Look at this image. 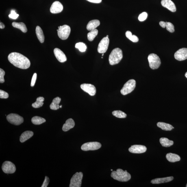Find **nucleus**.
I'll list each match as a JSON object with an SVG mask.
<instances>
[{"instance_id":"nucleus-36","label":"nucleus","mask_w":187,"mask_h":187,"mask_svg":"<svg viewBox=\"0 0 187 187\" xmlns=\"http://www.w3.org/2000/svg\"><path fill=\"white\" fill-rule=\"evenodd\" d=\"M18 16H19V15L17 14L15 11L14 10L11 11V14L9 15V18L13 19H16Z\"/></svg>"},{"instance_id":"nucleus-18","label":"nucleus","mask_w":187,"mask_h":187,"mask_svg":"<svg viewBox=\"0 0 187 187\" xmlns=\"http://www.w3.org/2000/svg\"><path fill=\"white\" fill-rule=\"evenodd\" d=\"M173 179L174 177L173 176L162 178H157L153 179L151 181V182L153 184H160L161 183L171 182L173 180Z\"/></svg>"},{"instance_id":"nucleus-13","label":"nucleus","mask_w":187,"mask_h":187,"mask_svg":"<svg viewBox=\"0 0 187 187\" xmlns=\"http://www.w3.org/2000/svg\"><path fill=\"white\" fill-rule=\"evenodd\" d=\"M174 57L176 60L183 61L187 59V48H182L179 49L176 52Z\"/></svg>"},{"instance_id":"nucleus-44","label":"nucleus","mask_w":187,"mask_h":187,"mask_svg":"<svg viewBox=\"0 0 187 187\" xmlns=\"http://www.w3.org/2000/svg\"><path fill=\"white\" fill-rule=\"evenodd\" d=\"M62 105H60V108H62Z\"/></svg>"},{"instance_id":"nucleus-39","label":"nucleus","mask_w":187,"mask_h":187,"mask_svg":"<svg viewBox=\"0 0 187 187\" xmlns=\"http://www.w3.org/2000/svg\"><path fill=\"white\" fill-rule=\"evenodd\" d=\"M49 183V177L46 176L45 178V179L43 183V184L42 185L41 187H47Z\"/></svg>"},{"instance_id":"nucleus-3","label":"nucleus","mask_w":187,"mask_h":187,"mask_svg":"<svg viewBox=\"0 0 187 187\" xmlns=\"http://www.w3.org/2000/svg\"><path fill=\"white\" fill-rule=\"evenodd\" d=\"M123 58V51L119 48H116L112 51L109 57V63L114 65L120 62Z\"/></svg>"},{"instance_id":"nucleus-10","label":"nucleus","mask_w":187,"mask_h":187,"mask_svg":"<svg viewBox=\"0 0 187 187\" xmlns=\"http://www.w3.org/2000/svg\"><path fill=\"white\" fill-rule=\"evenodd\" d=\"M2 169L6 174H12L15 172L16 168L13 163L10 161H6L4 162L2 166Z\"/></svg>"},{"instance_id":"nucleus-20","label":"nucleus","mask_w":187,"mask_h":187,"mask_svg":"<svg viewBox=\"0 0 187 187\" xmlns=\"http://www.w3.org/2000/svg\"><path fill=\"white\" fill-rule=\"evenodd\" d=\"M34 133L32 131H27L22 133L20 137V141L22 143L26 141L33 136Z\"/></svg>"},{"instance_id":"nucleus-4","label":"nucleus","mask_w":187,"mask_h":187,"mask_svg":"<svg viewBox=\"0 0 187 187\" xmlns=\"http://www.w3.org/2000/svg\"><path fill=\"white\" fill-rule=\"evenodd\" d=\"M149 66L151 69L154 70L158 69L161 64L160 57L154 53L150 54L148 57Z\"/></svg>"},{"instance_id":"nucleus-41","label":"nucleus","mask_w":187,"mask_h":187,"mask_svg":"<svg viewBox=\"0 0 187 187\" xmlns=\"http://www.w3.org/2000/svg\"><path fill=\"white\" fill-rule=\"evenodd\" d=\"M86 1L90 2L97 4L101 3L102 1V0H86Z\"/></svg>"},{"instance_id":"nucleus-24","label":"nucleus","mask_w":187,"mask_h":187,"mask_svg":"<svg viewBox=\"0 0 187 187\" xmlns=\"http://www.w3.org/2000/svg\"><path fill=\"white\" fill-rule=\"evenodd\" d=\"M61 101V98L59 97H57L55 98L53 100L52 103L50 105V108L51 110H58L60 107L59 104L60 103Z\"/></svg>"},{"instance_id":"nucleus-22","label":"nucleus","mask_w":187,"mask_h":187,"mask_svg":"<svg viewBox=\"0 0 187 187\" xmlns=\"http://www.w3.org/2000/svg\"><path fill=\"white\" fill-rule=\"evenodd\" d=\"M160 25L162 28L166 27L167 30L170 32L173 33L174 32V27L171 22L160 21Z\"/></svg>"},{"instance_id":"nucleus-48","label":"nucleus","mask_w":187,"mask_h":187,"mask_svg":"<svg viewBox=\"0 0 187 187\" xmlns=\"http://www.w3.org/2000/svg\"><path fill=\"white\" fill-rule=\"evenodd\" d=\"M102 58V59H103V57H102V58Z\"/></svg>"},{"instance_id":"nucleus-23","label":"nucleus","mask_w":187,"mask_h":187,"mask_svg":"<svg viewBox=\"0 0 187 187\" xmlns=\"http://www.w3.org/2000/svg\"><path fill=\"white\" fill-rule=\"evenodd\" d=\"M166 158L169 162H178L181 160V158L179 155L175 153H169L166 155Z\"/></svg>"},{"instance_id":"nucleus-7","label":"nucleus","mask_w":187,"mask_h":187,"mask_svg":"<svg viewBox=\"0 0 187 187\" xmlns=\"http://www.w3.org/2000/svg\"><path fill=\"white\" fill-rule=\"evenodd\" d=\"M83 177L82 172H77L74 174L70 180V187H80Z\"/></svg>"},{"instance_id":"nucleus-16","label":"nucleus","mask_w":187,"mask_h":187,"mask_svg":"<svg viewBox=\"0 0 187 187\" xmlns=\"http://www.w3.org/2000/svg\"><path fill=\"white\" fill-rule=\"evenodd\" d=\"M54 53L55 57L60 62H64L67 60L65 55L62 50L58 48H55L54 50Z\"/></svg>"},{"instance_id":"nucleus-45","label":"nucleus","mask_w":187,"mask_h":187,"mask_svg":"<svg viewBox=\"0 0 187 187\" xmlns=\"http://www.w3.org/2000/svg\"><path fill=\"white\" fill-rule=\"evenodd\" d=\"M104 53H102V56H103L104 55Z\"/></svg>"},{"instance_id":"nucleus-15","label":"nucleus","mask_w":187,"mask_h":187,"mask_svg":"<svg viewBox=\"0 0 187 187\" xmlns=\"http://www.w3.org/2000/svg\"><path fill=\"white\" fill-rule=\"evenodd\" d=\"M63 10V6L60 2L55 1L52 5L50 11L53 14L59 13Z\"/></svg>"},{"instance_id":"nucleus-40","label":"nucleus","mask_w":187,"mask_h":187,"mask_svg":"<svg viewBox=\"0 0 187 187\" xmlns=\"http://www.w3.org/2000/svg\"><path fill=\"white\" fill-rule=\"evenodd\" d=\"M37 77V74L35 73L33 74V76L32 81H31V87H33L34 86L36 83Z\"/></svg>"},{"instance_id":"nucleus-17","label":"nucleus","mask_w":187,"mask_h":187,"mask_svg":"<svg viewBox=\"0 0 187 187\" xmlns=\"http://www.w3.org/2000/svg\"><path fill=\"white\" fill-rule=\"evenodd\" d=\"M161 4L163 7L168 9L172 12H175L176 10L174 3L171 0H162Z\"/></svg>"},{"instance_id":"nucleus-6","label":"nucleus","mask_w":187,"mask_h":187,"mask_svg":"<svg viewBox=\"0 0 187 187\" xmlns=\"http://www.w3.org/2000/svg\"><path fill=\"white\" fill-rule=\"evenodd\" d=\"M57 31L59 38L62 40L67 39L69 36L71 29L68 25H64L58 27Z\"/></svg>"},{"instance_id":"nucleus-28","label":"nucleus","mask_w":187,"mask_h":187,"mask_svg":"<svg viewBox=\"0 0 187 187\" xmlns=\"http://www.w3.org/2000/svg\"><path fill=\"white\" fill-rule=\"evenodd\" d=\"M160 142L163 147H168L173 145L174 142L166 138H162L160 139Z\"/></svg>"},{"instance_id":"nucleus-14","label":"nucleus","mask_w":187,"mask_h":187,"mask_svg":"<svg viewBox=\"0 0 187 187\" xmlns=\"http://www.w3.org/2000/svg\"><path fill=\"white\" fill-rule=\"evenodd\" d=\"M145 146L141 145H134L129 148V151L130 153H143L147 151Z\"/></svg>"},{"instance_id":"nucleus-25","label":"nucleus","mask_w":187,"mask_h":187,"mask_svg":"<svg viewBox=\"0 0 187 187\" xmlns=\"http://www.w3.org/2000/svg\"><path fill=\"white\" fill-rule=\"evenodd\" d=\"M13 27L19 29L23 33H26L27 32V29L25 24L22 22L17 23L16 22H13L12 23Z\"/></svg>"},{"instance_id":"nucleus-49","label":"nucleus","mask_w":187,"mask_h":187,"mask_svg":"<svg viewBox=\"0 0 187 187\" xmlns=\"http://www.w3.org/2000/svg\"><path fill=\"white\" fill-rule=\"evenodd\" d=\"M186 187H187V184H186Z\"/></svg>"},{"instance_id":"nucleus-27","label":"nucleus","mask_w":187,"mask_h":187,"mask_svg":"<svg viewBox=\"0 0 187 187\" xmlns=\"http://www.w3.org/2000/svg\"><path fill=\"white\" fill-rule=\"evenodd\" d=\"M157 126L162 130L165 131H171L174 129V127L169 124L162 122H159L157 123Z\"/></svg>"},{"instance_id":"nucleus-38","label":"nucleus","mask_w":187,"mask_h":187,"mask_svg":"<svg viewBox=\"0 0 187 187\" xmlns=\"http://www.w3.org/2000/svg\"><path fill=\"white\" fill-rule=\"evenodd\" d=\"M5 75V71L1 68V69H0V83H3L5 82L4 78Z\"/></svg>"},{"instance_id":"nucleus-29","label":"nucleus","mask_w":187,"mask_h":187,"mask_svg":"<svg viewBox=\"0 0 187 187\" xmlns=\"http://www.w3.org/2000/svg\"><path fill=\"white\" fill-rule=\"evenodd\" d=\"M32 123L35 125H40L45 123L46 120L44 118L38 116H35L31 119Z\"/></svg>"},{"instance_id":"nucleus-35","label":"nucleus","mask_w":187,"mask_h":187,"mask_svg":"<svg viewBox=\"0 0 187 187\" xmlns=\"http://www.w3.org/2000/svg\"><path fill=\"white\" fill-rule=\"evenodd\" d=\"M148 14L147 13L144 12L140 14L138 17V20L140 21H144L147 19Z\"/></svg>"},{"instance_id":"nucleus-46","label":"nucleus","mask_w":187,"mask_h":187,"mask_svg":"<svg viewBox=\"0 0 187 187\" xmlns=\"http://www.w3.org/2000/svg\"><path fill=\"white\" fill-rule=\"evenodd\" d=\"M106 37H109L108 35H107V36H106Z\"/></svg>"},{"instance_id":"nucleus-21","label":"nucleus","mask_w":187,"mask_h":187,"mask_svg":"<svg viewBox=\"0 0 187 187\" xmlns=\"http://www.w3.org/2000/svg\"><path fill=\"white\" fill-rule=\"evenodd\" d=\"M100 21L99 20H94L89 22L87 25V29L88 31H92L95 29L96 27L100 25Z\"/></svg>"},{"instance_id":"nucleus-37","label":"nucleus","mask_w":187,"mask_h":187,"mask_svg":"<svg viewBox=\"0 0 187 187\" xmlns=\"http://www.w3.org/2000/svg\"><path fill=\"white\" fill-rule=\"evenodd\" d=\"M8 97L9 95L7 92L2 90H0V98L1 99H6Z\"/></svg>"},{"instance_id":"nucleus-32","label":"nucleus","mask_w":187,"mask_h":187,"mask_svg":"<svg viewBox=\"0 0 187 187\" xmlns=\"http://www.w3.org/2000/svg\"><path fill=\"white\" fill-rule=\"evenodd\" d=\"M125 36L130 40L134 42H137L139 41V39L137 36L135 35H132L130 31H127L125 33Z\"/></svg>"},{"instance_id":"nucleus-30","label":"nucleus","mask_w":187,"mask_h":187,"mask_svg":"<svg viewBox=\"0 0 187 187\" xmlns=\"http://www.w3.org/2000/svg\"><path fill=\"white\" fill-rule=\"evenodd\" d=\"M44 100V98L43 97H39L37 98L36 100L35 103L32 104V106L34 108H38L43 106Z\"/></svg>"},{"instance_id":"nucleus-26","label":"nucleus","mask_w":187,"mask_h":187,"mask_svg":"<svg viewBox=\"0 0 187 187\" xmlns=\"http://www.w3.org/2000/svg\"><path fill=\"white\" fill-rule=\"evenodd\" d=\"M37 37L41 43H43L44 41V36L42 29L39 26H37L36 29Z\"/></svg>"},{"instance_id":"nucleus-5","label":"nucleus","mask_w":187,"mask_h":187,"mask_svg":"<svg viewBox=\"0 0 187 187\" xmlns=\"http://www.w3.org/2000/svg\"><path fill=\"white\" fill-rule=\"evenodd\" d=\"M136 81L134 79H130L124 85L123 88L121 90L122 95H125L131 93L136 88Z\"/></svg>"},{"instance_id":"nucleus-9","label":"nucleus","mask_w":187,"mask_h":187,"mask_svg":"<svg viewBox=\"0 0 187 187\" xmlns=\"http://www.w3.org/2000/svg\"><path fill=\"white\" fill-rule=\"evenodd\" d=\"M101 144L97 142H87L83 144L81 149L83 151H95L99 149L101 147Z\"/></svg>"},{"instance_id":"nucleus-43","label":"nucleus","mask_w":187,"mask_h":187,"mask_svg":"<svg viewBox=\"0 0 187 187\" xmlns=\"http://www.w3.org/2000/svg\"><path fill=\"white\" fill-rule=\"evenodd\" d=\"M185 76H186V78H187V72H186V74H185Z\"/></svg>"},{"instance_id":"nucleus-47","label":"nucleus","mask_w":187,"mask_h":187,"mask_svg":"<svg viewBox=\"0 0 187 187\" xmlns=\"http://www.w3.org/2000/svg\"><path fill=\"white\" fill-rule=\"evenodd\" d=\"M111 171H113V170L112 169H111Z\"/></svg>"},{"instance_id":"nucleus-34","label":"nucleus","mask_w":187,"mask_h":187,"mask_svg":"<svg viewBox=\"0 0 187 187\" xmlns=\"http://www.w3.org/2000/svg\"><path fill=\"white\" fill-rule=\"evenodd\" d=\"M75 48L78 49L81 52H84L86 50L87 47L86 44L83 42H79L75 45Z\"/></svg>"},{"instance_id":"nucleus-42","label":"nucleus","mask_w":187,"mask_h":187,"mask_svg":"<svg viewBox=\"0 0 187 187\" xmlns=\"http://www.w3.org/2000/svg\"><path fill=\"white\" fill-rule=\"evenodd\" d=\"M5 27V25L2 22H1L0 23V28L1 29H4Z\"/></svg>"},{"instance_id":"nucleus-8","label":"nucleus","mask_w":187,"mask_h":187,"mask_svg":"<svg viewBox=\"0 0 187 187\" xmlns=\"http://www.w3.org/2000/svg\"><path fill=\"white\" fill-rule=\"evenodd\" d=\"M6 118L9 123L16 125H18L23 123L24 118L18 114L11 113L7 116Z\"/></svg>"},{"instance_id":"nucleus-2","label":"nucleus","mask_w":187,"mask_h":187,"mask_svg":"<svg viewBox=\"0 0 187 187\" xmlns=\"http://www.w3.org/2000/svg\"><path fill=\"white\" fill-rule=\"evenodd\" d=\"M111 176L115 180L122 182H127L131 178V175L126 170L124 171L121 169H118L116 171H112Z\"/></svg>"},{"instance_id":"nucleus-31","label":"nucleus","mask_w":187,"mask_h":187,"mask_svg":"<svg viewBox=\"0 0 187 187\" xmlns=\"http://www.w3.org/2000/svg\"><path fill=\"white\" fill-rule=\"evenodd\" d=\"M98 33V31L97 29H94V30L90 31L88 34V39L90 41H92L94 40L96 36H97Z\"/></svg>"},{"instance_id":"nucleus-1","label":"nucleus","mask_w":187,"mask_h":187,"mask_svg":"<svg viewBox=\"0 0 187 187\" xmlns=\"http://www.w3.org/2000/svg\"><path fill=\"white\" fill-rule=\"evenodd\" d=\"M8 60L11 63L20 69H28L30 66V61L27 57L18 53H12L9 55Z\"/></svg>"},{"instance_id":"nucleus-12","label":"nucleus","mask_w":187,"mask_h":187,"mask_svg":"<svg viewBox=\"0 0 187 187\" xmlns=\"http://www.w3.org/2000/svg\"><path fill=\"white\" fill-rule=\"evenodd\" d=\"M81 88L83 90L87 92L91 96H93L96 93V88L95 86L91 84H83L81 85Z\"/></svg>"},{"instance_id":"nucleus-19","label":"nucleus","mask_w":187,"mask_h":187,"mask_svg":"<svg viewBox=\"0 0 187 187\" xmlns=\"http://www.w3.org/2000/svg\"><path fill=\"white\" fill-rule=\"evenodd\" d=\"M75 125L74 121L71 118L68 119L63 126L62 129L63 131L66 132L69 131V130L73 128Z\"/></svg>"},{"instance_id":"nucleus-33","label":"nucleus","mask_w":187,"mask_h":187,"mask_svg":"<svg viewBox=\"0 0 187 187\" xmlns=\"http://www.w3.org/2000/svg\"><path fill=\"white\" fill-rule=\"evenodd\" d=\"M112 113L114 116L119 118H125L127 116L125 113L121 111H114L112 112Z\"/></svg>"},{"instance_id":"nucleus-11","label":"nucleus","mask_w":187,"mask_h":187,"mask_svg":"<svg viewBox=\"0 0 187 187\" xmlns=\"http://www.w3.org/2000/svg\"><path fill=\"white\" fill-rule=\"evenodd\" d=\"M109 39L108 37H105L101 40L98 46L97 51L100 53H104L106 52L109 46Z\"/></svg>"}]
</instances>
